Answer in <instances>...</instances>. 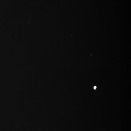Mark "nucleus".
I'll use <instances>...</instances> for the list:
<instances>
[{
	"instance_id": "nucleus-1",
	"label": "nucleus",
	"mask_w": 131,
	"mask_h": 131,
	"mask_svg": "<svg viewBox=\"0 0 131 131\" xmlns=\"http://www.w3.org/2000/svg\"><path fill=\"white\" fill-rule=\"evenodd\" d=\"M96 86H95V87H94V89H96Z\"/></svg>"
}]
</instances>
